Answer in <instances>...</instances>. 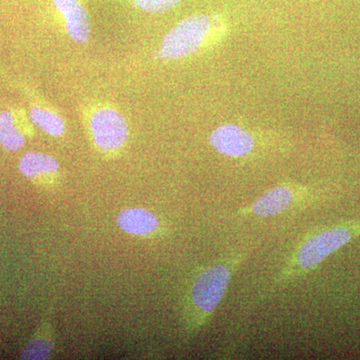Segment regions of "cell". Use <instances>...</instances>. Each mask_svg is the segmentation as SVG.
<instances>
[{
    "label": "cell",
    "mask_w": 360,
    "mask_h": 360,
    "mask_svg": "<svg viewBox=\"0 0 360 360\" xmlns=\"http://www.w3.org/2000/svg\"><path fill=\"white\" fill-rule=\"evenodd\" d=\"M53 4L65 18L71 39L77 42L86 41L90 33L89 15L79 0H53Z\"/></svg>",
    "instance_id": "ba28073f"
},
{
    "label": "cell",
    "mask_w": 360,
    "mask_h": 360,
    "mask_svg": "<svg viewBox=\"0 0 360 360\" xmlns=\"http://www.w3.org/2000/svg\"><path fill=\"white\" fill-rule=\"evenodd\" d=\"M0 143L8 151L18 150L25 143V135L15 127L13 115L7 111L0 115Z\"/></svg>",
    "instance_id": "7c38bea8"
},
{
    "label": "cell",
    "mask_w": 360,
    "mask_h": 360,
    "mask_svg": "<svg viewBox=\"0 0 360 360\" xmlns=\"http://www.w3.org/2000/svg\"><path fill=\"white\" fill-rule=\"evenodd\" d=\"M117 224L122 231L136 236H151L160 231V221L155 213L146 208L123 210L117 215Z\"/></svg>",
    "instance_id": "52a82bcc"
},
{
    "label": "cell",
    "mask_w": 360,
    "mask_h": 360,
    "mask_svg": "<svg viewBox=\"0 0 360 360\" xmlns=\"http://www.w3.org/2000/svg\"><path fill=\"white\" fill-rule=\"evenodd\" d=\"M135 6L148 13H162L169 11L181 0H134Z\"/></svg>",
    "instance_id": "4fadbf2b"
},
{
    "label": "cell",
    "mask_w": 360,
    "mask_h": 360,
    "mask_svg": "<svg viewBox=\"0 0 360 360\" xmlns=\"http://www.w3.org/2000/svg\"><path fill=\"white\" fill-rule=\"evenodd\" d=\"M360 238V220L340 222L314 231L303 239L274 281V288L292 283L317 269L331 255Z\"/></svg>",
    "instance_id": "7a4b0ae2"
},
{
    "label": "cell",
    "mask_w": 360,
    "mask_h": 360,
    "mask_svg": "<svg viewBox=\"0 0 360 360\" xmlns=\"http://www.w3.org/2000/svg\"><path fill=\"white\" fill-rule=\"evenodd\" d=\"M33 124L52 136H60L65 134V123L58 113L40 108H33L30 113Z\"/></svg>",
    "instance_id": "8fae6325"
},
{
    "label": "cell",
    "mask_w": 360,
    "mask_h": 360,
    "mask_svg": "<svg viewBox=\"0 0 360 360\" xmlns=\"http://www.w3.org/2000/svg\"><path fill=\"white\" fill-rule=\"evenodd\" d=\"M300 193L295 187L277 186L253 201L248 207L239 210L240 215L272 217L288 212L300 201Z\"/></svg>",
    "instance_id": "5b68a950"
},
{
    "label": "cell",
    "mask_w": 360,
    "mask_h": 360,
    "mask_svg": "<svg viewBox=\"0 0 360 360\" xmlns=\"http://www.w3.org/2000/svg\"><path fill=\"white\" fill-rule=\"evenodd\" d=\"M210 142L215 150L231 158L248 155L255 148V139L250 132L234 124L217 127L210 135Z\"/></svg>",
    "instance_id": "8992f818"
},
{
    "label": "cell",
    "mask_w": 360,
    "mask_h": 360,
    "mask_svg": "<svg viewBox=\"0 0 360 360\" xmlns=\"http://www.w3.org/2000/svg\"><path fill=\"white\" fill-rule=\"evenodd\" d=\"M54 349V333L51 323L44 321L37 333L23 349L21 359L26 360H44L51 356Z\"/></svg>",
    "instance_id": "30bf717a"
},
{
    "label": "cell",
    "mask_w": 360,
    "mask_h": 360,
    "mask_svg": "<svg viewBox=\"0 0 360 360\" xmlns=\"http://www.w3.org/2000/svg\"><path fill=\"white\" fill-rule=\"evenodd\" d=\"M89 127L94 143L103 153L118 150L129 139L127 120L113 108L96 110L90 117Z\"/></svg>",
    "instance_id": "277c9868"
},
{
    "label": "cell",
    "mask_w": 360,
    "mask_h": 360,
    "mask_svg": "<svg viewBox=\"0 0 360 360\" xmlns=\"http://www.w3.org/2000/svg\"><path fill=\"white\" fill-rule=\"evenodd\" d=\"M210 30L206 15H193L180 21L165 35L160 47L162 58L177 59L193 53L200 49Z\"/></svg>",
    "instance_id": "3957f363"
},
{
    "label": "cell",
    "mask_w": 360,
    "mask_h": 360,
    "mask_svg": "<svg viewBox=\"0 0 360 360\" xmlns=\"http://www.w3.org/2000/svg\"><path fill=\"white\" fill-rule=\"evenodd\" d=\"M0 115H1V112H0Z\"/></svg>",
    "instance_id": "5bb4252c"
},
{
    "label": "cell",
    "mask_w": 360,
    "mask_h": 360,
    "mask_svg": "<svg viewBox=\"0 0 360 360\" xmlns=\"http://www.w3.org/2000/svg\"><path fill=\"white\" fill-rule=\"evenodd\" d=\"M243 259L241 253H233L217 264L200 269L194 276L187 288L184 305V326L189 335L198 333L212 319Z\"/></svg>",
    "instance_id": "6da1fadb"
},
{
    "label": "cell",
    "mask_w": 360,
    "mask_h": 360,
    "mask_svg": "<svg viewBox=\"0 0 360 360\" xmlns=\"http://www.w3.org/2000/svg\"><path fill=\"white\" fill-rule=\"evenodd\" d=\"M20 169L28 179H42L49 184L51 180L56 182L58 179L59 163L53 156L33 151L21 158Z\"/></svg>",
    "instance_id": "9c48e42d"
}]
</instances>
